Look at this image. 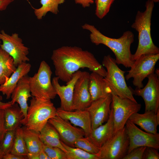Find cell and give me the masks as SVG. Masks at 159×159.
Returning a JSON list of instances; mask_svg holds the SVG:
<instances>
[{
  "mask_svg": "<svg viewBox=\"0 0 159 159\" xmlns=\"http://www.w3.org/2000/svg\"><path fill=\"white\" fill-rule=\"evenodd\" d=\"M146 147L136 148L127 153L123 159H143L144 151Z\"/></svg>",
  "mask_w": 159,
  "mask_h": 159,
  "instance_id": "34",
  "label": "cell"
},
{
  "mask_svg": "<svg viewBox=\"0 0 159 159\" xmlns=\"http://www.w3.org/2000/svg\"><path fill=\"white\" fill-rule=\"evenodd\" d=\"M146 85L142 88L136 87L133 94L140 96L145 103V112L153 111L155 113L159 110V78L155 72L149 75Z\"/></svg>",
  "mask_w": 159,
  "mask_h": 159,
  "instance_id": "12",
  "label": "cell"
},
{
  "mask_svg": "<svg viewBox=\"0 0 159 159\" xmlns=\"http://www.w3.org/2000/svg\"><path fill=\"white\" fill-rule=\"evenodd\" d=\"M39 159H50L42 149L38 153Z\"/></svg>",
  "mask_w": 159,
  "mask_h": 159,
  "instance_id": "41",
  "label": "cell"
},
{
  "mask_svg": "<svg viewBox=\"0 0 159 159\" xmlns=\"http://www.w3.org/2000/svg\"><path fill=\"white\" fill-rule=\"evenodd\" d=\"M14 0H0V11L5 10L8 5Z\"/></svg>",
  "mask_w": 159,
  "mask_h": 159,
  "instance_id": "39",
  "label": "cell"
},
{
  "mask_svg": "<svg viewBox=\"0 0 159 159\" xmlns=\"http://www.w3.org/2000/svg\"><path fill=\"white\" fill-rule=\"evenodd\" d=\"M111 94L112 101L111 107L115 132L125 127L130 117L134 113L139 112L141 105L137 102L121 98L112 93Z\"/></svg>",
  "mask_w": 159,
  "mask_h": 159,
  "instance_id": "9",
  "label": "cell"
},
{
  "mask_svg": "<svg viewBox=\"0 0 159 159\" xmlns=\"http://www.w3.org/2000/svg\"><path fill=\"white\" fill-rule=\"evenodd\" d=\"M158 150L150 147H146L144 153L143 159H159Z\"/></svg>",
  "mask_w": 159,
  "mask_h": 159,
  "instance_id": "35",
  "label": "cell"
},
{
  "mask_svg": "<svg viewBox=\"0 0 159 159\" xmlns=\"http://www.w3.org/2000/svg\"><path fill=\"white\" fill-rule=\"evenodd\" d=\"M125 127L128 137L129 145L127 153L134 149L140 147H150L159 149V134L144 132L128 120Z\"/></svg>",
  "mask_w": 159,
  "mask_h": 159,
  "instance_id": "11",
  "label": "cell"
},
{
  "mask_svg": "<svg viewBox=\"0 0 159 159\" xmlns=\"http://www.w3.org/2000/svg\"><path fill=\"white\" fill-rule=\"evenodd\" d=\"M6 131L14 130L21 127L24 114L18 104L15 103L4 109Z\"/></svg>",
  "mask_w": 159,
  "mask_h": 159,
  "instance_id": "23",
  "label": "cell"
},
{
  "mask_svg": "<svg viewBox=\"0 0 159 159\" xmlns=\"http://www.w3.org/2000/svg\"><path fill=\"white\" fill-rule=\"evenodd\" d=\"M102 65L106 69V74L104 78L111 93L121 98L137 102L133 96V89L126 83L124 76L125 72L119 68L115 59L110 55L105 56Z\"/></svg>",
  "mask_w": 159,
  "mask_h": 159,
  "instance_id": "5",
  "label": "cell"
},
{
  "mask_svg": "<svg viewBox=\"0 0 159 159\" xmlns=\"http://www.w3.org/2000/svg\"><path fill=\"white\" fill-rule=\"evenodd\" d=\"M61 143L66 150L67 159H99L97 154L90 153L80 148L69 146L62 141Z\"/></svg>",
  "mask_w": 159,
  "mask_h": 159,
  "instance_id": "28",
  "label": "cell"
},
{
  "mask_svg": "<svg viewBox=\"0 0 159 159\" xmlns=\"http://www.w3.org/2000/svg\"><path fill=\"white\" fill-rule=\"evenodd\" d=\"M0 40L2 42L0 47L12 57L16 67L23 62L29 61L27 56L29 49L23 43L18 34L14 33L10 35L2 30L0 32Z\"/></svg>",
  "mask_w": 159,
  "mask_h": 159,
  "instance_id": "10",
  "label": "cell"
},
{
  "mask_svg": "<svg viewBox=\"0 0 159 159\" xmlns=\"http://www.w3.org/2000/svg\"><path fill=\"white\" fill-rule=\"evenodd\" d=\"M90 75L88 72H82L75 83L73 97V110H85L92 102L89 87Z\"/></svg>",
  "mask_w": 159,
  "mask_h": 159,
  "instance_id": "14",
  "label": "cell"
},
{
  "mask_svg": "<svg viewBox=\"0 0 159 159\" xmlns=\"http://www.w3.org/2000/svg\"><path fill=\"white\" fill-rule=\"evenodd\" d=\"M65 0H40L41 6L35 8L32 6L34 10V14L37 18L41 20L48 12L56 15L59 12V6L63 4Z\"/></svg>",
  "mask_w": 159,
  "mask_h": 159,
  "instance_id": "27",
  "label": "cell"
},
{
  "mask_svg": "<svg viewBox=\"0 0 159 159\" xmlns=\"http://www.w3.org/2000/svg\"><path fill=\"white\" fill-rule=\"evenodd\" d=\"M1 40H0V45L1 44Z\"/></svg>",
  "mask_w": 159,
  "mask_h": 159,
  "instance_id": "44",
  "label": "cell"
},
{
  "mask_svg": "<svg viewBox=\"0 0 159 159\" xmlns=\"http://www.w3.org/2000/svg\"><path fill=\"white\" fill-rule=\"evenodd\" d=\"M159 59V54L141 55L134 62L128 73L125 77L127 80L133 78V85L136 87H144L143 81L151 74L154 72L155 64Z\"/></svg>",
  "mask_w": 159,
  "mask_h": 159,
  "instance_id": "8",
  "label": "cell"
},
{
  "mask_svg": "<svg viewBox=\"0 0 159 159\" xmlns=\"http://www.w3.org/2000/svg\"><path fill=\"white\" fill-rule=\"evenodd\" d=\"M42 148L50 159H67L66 153L59 148L43 144Z\"/></svg>",
  "mask_w": 159,
  "mask_h": 159,
  "instance_id": "33",
  "label": "cell"
},
{
  "mask_svg": "<svg viewBox=\"0 0 159 159\" xmlns=\"http://www.w3.org/2000/svg\"><path fill=\"white\" fill-rule=\"evenodd\" d=\"M112 101V94L92 101L86 109L89 112L93 130L103 124L108 119Z\"/></svg>",
  "mask_w": 159,
  "mask_h": 159,
  "instance_id": "15",
  "label": "cell"
},
{
  "mask_svg": "<svg viewBox=\"0 0 159 159\" xmlns=\"http://www.w3.org/2000/svg\"><path fill=\"white\" fill-rule=\"evenodd\" d=\"M31 97L29 77L27 75L22 77L19 81L11 97L12 104L18 103L24 114V118L22 121L26 118L29 107L27 102L29 98Z\"/></svg>",
  "mask_w": 159,
  "mask_h": 159,
  "instance_id": "18",
  "label": "cell"
},
{
  "mask_svg": "<svg viewBox=\"0 0 159 159\" xmlns=\"http://www.w3.org/2000/svg\"><path fill=\"white\" fill-rule=\"evenodd\" d=\"M48 122L57 131L61 140L69 146L74 147L75 141L85 136V132L82 129L72 126L68 120L58 115L49 119Z\"/></svg>",
  "mask_w": 159,
  "mask_h": 159,
  "instance_id": "13",
  "label": "cell"
},
{
  "mask_svg": "<svg viewBox=\"0 0 159 159\" xmlns=\"http://www.w3.org/2000/svg\"><path fill=\"white\" fill-rule=\"evenodd\" d=\"M27 156L20 155L10 153L5 155L3 159H27Z\"/></svg>",
  "mask_w": 159,
  "mask_h": 159,
  "instance_id": "38",
  "label": "cell"
},
{
  "mask_svg": "<svg viewBox=\"0 0 159 159\" xmlns=\"http://www.w3.org/2000/svg\"><path fill=\"white\" fill-rule=\"evenodd\" d=\"M21 128L28 153H39L42 149L43 144L39 137V132L31 130L24 126Z\"/></svg>",
  "mask_w": 159,
  "mask_h": 159,
  "instance_id": "25",
  "label": "cell"
},
{
  "mask_svg": "<svg viewBox=\"0 0 159 159\" xmlns=\"http://www.w3.org/2000/svg\"><path fill=\"white\" fill-rule=\"evenodd\" d=\"M39 137L43 144L67 150L62 145L59 135L54 126L48 122L39 132Z\"/></svg>",
  "mask_w": 159,
  "mask_h": 159,
  "instance_id": "24",
  "label": "cell"
},
{
  "mask_svg": "<svg viewBox=\"0 0 159 159\" xmlns=\"http://www.w3.org/2000/svg\"><path fill=\"white\" fill-rule=\"evenodd\" d=\"M2 100V97L0 96V108L2 109H4L12 104L11 101L6 103H4L1 102Z\"/></svg>",
  "mask_w": 159,
  "mask_h": 159,
  "instance_id": "40",
  "label": "cell"
},
{
  "mask_svg": "<svg viewBox=\"0 0 159 159\" xmlns=\"http://www.w3.org/2000/svg\"><path fill=\"white\" fill-rule=\"evenodd\" d=\"M38 153H28L27 155V158L28 159H39Z\"/></svg>",
  "mask_w": 159,
  "mask_h": 159,
  "instance_id": "42",
  "label": "cell"
},
{
  "mask_svg": "<svg viewBox=\"0 0 159 159\" xmlns=\"http://www.w3.org/2000/svg\"><path fill=\"white\" fill-rule=\"evenodd\" d=\"M16 69L12 57L0 47V85L6 82Z\"/></svg>",
  "mask_w": 159,
  "mask_h": 159,
  "instance_id": "26",
  "label": "cell"
},
{
  "mask_svg": "<svg viewBox=\"0 0 159 159\" xmlns=\"http://www.w3.org/2000/svg\"><path fill=\"white\" fill-rule=\"evenodd\" d=\"M57 115V109L50 100L37 99L32 97L26 118L22 125L39 132L50 118Z\"/></svg>",
  "mask_w": 159,
  "mask_h": 159,
  "instance_id": "4",
  "label": "cell"
},
{
  "mask_svg": "<svg viewBox=\"0 0 159 159\" xmlns=\"http://www.w3.org/2000/svg\"><path fill=\"white\" fill-rule=\"evenodd\" d=\"M52 72L44 60L40 63L37 73L29 77V84L32 96L38 99H54L57 95L51 80Z\"/></svg>",
  "mask_w": 159,
  "mask_h": 159,
  "instance_id": "6",
  "label": "cell"
},
{
  "mask_svg": "<svg viewBox=\"0 0 159 159\" xmlns=\"http://www.w3.org/2000/svg\"><path fill=\"white\" fill-rule=\"evenodd\" d=\"M154 2L148 0L143 12L138 11L131 27L138 33V43L136 52L132 55L134 61L141 55L145 54H159V48L153 43L151 34V19Z\"/></svg>",
  "mask_w": 159,
  "mask_h": 159,
  "instance_id": "3",
  "label": "cell"
},
{
  "mask_svg": "<svg viewBox=\"0 0 159 159\" xmlns=\"http://www.w3.org/2000/svg\"><path fill=\"white\" fill-rule=\"evenodd\" d=\"M21 127L16 130L14 143L11 153L18 155L27 156L29 153L23 136Z\"/></svg>",
  "mask_w": 159,
  "mask_h": 159,
  "instance_id": "29",
  "label": "cell"
},
{
  "mask_svg": "<svg viewBox=\"0 0 159 159\" xmlns=\"http://www.w3.org/2000/svg\"><path fill=\"white\" fill-rule=\"evenodd\" d=\"M30 64L23 62L18 65L16 70L7 81L0 85V92L6 95V99H9L11 94L19 80L23 76L27 75L31 68Z\"/></svg>",
  "mask_w": 159,
  "mask_h": 159,
  "instance_id": "22",
  "label": "cell"
},
{
  "mask_svg": "<svg viewBox=\"0 0 159 159\" xmlns=\"http://www.w3.org/2000/svg\"><path fill=\"white\" fill-rule=\"evenodd\" d=\"M76 4H80L84 8L90 6L94 3V0H74Z\"/></svg>",
  "mask_w": 159,
  "mask_h": 159,
  "instance_id": "37",
  "label": "cell"
},
{
  "mask_svg": "<svg viewBox=\"0 0 159 159\" xmlns=\"http://www.w3.org/2000/svg\"><path fill=\"white\" fill-rule=\"evenodd\" d=\"M82 72L80 70L75 72L71 80L66 83L65 86L60 84L59 79L57 77L52 78V85L61 101L60 106L59 108L60 109L66 111H73L72 101L74 86Z\"/></svg>",
  "mask_w": 159,
  "mask_h": 159,
  "instance_id": "16",
  "label": "cell"
},
{
  "mask_svg": "<svg viewBox=\"0 0 159 159\" xmlns=\"http://www.w3.org/2000/svg\"><path fill=\"white\" fill-rule=\"evenodd\" d=\"M89 87L92 101L111 94V90L104 77L95 72L90 74Z\"/></svg>",
  "mask_w": 159,
  "mask_h": 159,
  "instance_id": "21",
  "label": "cell"
},
{
  "mask_svg": "<svg viewBox=\"0 0 159 159\" xmlns=\"http://www.w3.org/2000/svg\"><path fill=\"white\" fill-rule=\"evenodd\" d=\"M57 115L82 129L85 132V137L90 136L92 130L91 121L89 114L86 110L66 111L58 108L57 109Z\"/></svg>",
  "mask_w": 159,
  "mask_h": 159,
  "instance_id": "17",
  "label": "cell"
},
{
  "mask_svg": "<svg viewBox=\"0 0 159 159\" xmlns=\"http://www.w3.org/2000/svg\"><path fill=\"white\" fill-rule=\"evenodd\" d=\"M56 77L67 82L80 68H87L105 77L106 71L90 52L76 46H63L53 51L51 57Z\"/></svg>",
  "mask_w": 159,
  "mask_h": 159,
  "instance_id": "1",
  "label": "cell"
},
{
  "mask_svg": "<svg viewBox=\"0 0 159 159\" xmlns=\"http://www.w3.org/2000/svg\"><path fill=\"white\" fill-rule=\"evenodd\" d=\"M115 0H95V14L98 18H104L109 12Z\"/></svg>",
  "mask_w": 159,
  "mask_h": 159,
  "instance_id": "32",
  "label": "cell"
},
{
  "mask_svg": "<svg viewBox=\"0 0 159 159\" xmlns=\"http://www.w3.org/2000/svg\"><path fill=\"white\" fill-rule=\"evenodd\" d=\"M128 120L145 131L155 134L158 133L157 127L159 125V110L157 113L151 111L145 112L143 114L136 112L132 115Z\"/></svg>",
  "mask_w": 159,
  "mask_h": 159,
  "instance_id": "19",
  "label": "cell"
},
{
  "mask_svg": "<svg viewBox=\"0 0 159 159\" xmlns=\"http://www.w3.org/2000/svg\"><path fill=\"white\" fill-rule=\"evenodd\" d=\"M74 147L81 149L90 153L97 154L100 148L94 144L89 137H84L77 139L74 144Z\"/></svg>",
  "mask_w": 159,
  "mask_h": 159,
  "instance_id": "31",
  "label": "cell"
},
{
  "mask_svg": "<svg viewBox=\"0 0 159 159\" xmlns=\"http://www.w3.org/2000/svg\"><path fill=\"white\" fill-rule=\"evenodd\" d=\"M6 131L5 127L4 109L0 108V143L4 137Z\"/></svg>",
  "mask_w": 159,
  "mask_h": 159,
  "instance_id": "36",
  "label": "cell"
},
{
  "mask_svg": "<svg viewBox=\"0 0 159 159\" xmlns=\"http://www.w3.org/2000/svg\"><path fill=\"white\" fill-rule=\"evenodd\" d=\"M109 118L105 123L92 130L89 136L92 141L100 148L115 133L112 110L111 107Z\"/></svg>",
  "mask_w": 159,
  "mask_h": 159,
  "instance_id": "20",
  "label": "cell"
},
{
  "mask_svg": "<svg viewBox=\"0 0 159 159\" xmlns=\"http://www.w3.org/2000/svg\"><path fill=\"white\" fill-rule=\"evenodd\" d=\"M82 27L90 32V38L92 43L96 45L103 44L112 51L117 64H122L127 68L132 65L134 61L132 59L130 47L134 42V36L131 31L124 32L121 36L116 39L105 36L93 25L85 23Z\"/></svg>",
  "mask_w": 159,
  "mask_h": 159,
  "instance_id": "2",
  "label": "cell"
},
{
  "mask_svg": "<svg viewBox=\"0 0 159 159\" xmlns=\"http://www.w3.org/2000/svg\"><path fill=\"white\" fill-rule=\"evenodd\" d=\"M129 145L125 126L100 148L97 154L99 159H123L127 153Z\"/></svg>",
  "mask_w": 159,
  "mask_h": 159,
  "instance_id": "7",
  "label": "cell"
},
{
  "mask_svg": "<svg viewBox=\"0 0 159 159\" xmlns=\"http://www.w3.org/2000/svg\"><path fill=\"white\" fill-rule=\"evenodd\" d=\"M16 133V130L6 131L0 143V159H3L6 155L11 153L12 148Z\"/></svg>",
  "mask_w": 159,
  "mask_h": 159,
  "instance_id": "30",
  "label": "cell"
},
{
  "mask_svg": "<svg viewBox=\"0 0 159 159\" xmlns=\"http://www.w3.org/2000/svg\"><path fill=\"white\" fill-rule=\"evenodd\" d=\"M154 2H158L159 1V0H151Z\"/></svg>",
  "mask_w": 159,
  "mask_h": 159,
  "instance_id": "43",
  "label": "cell"
}]
</instances>
